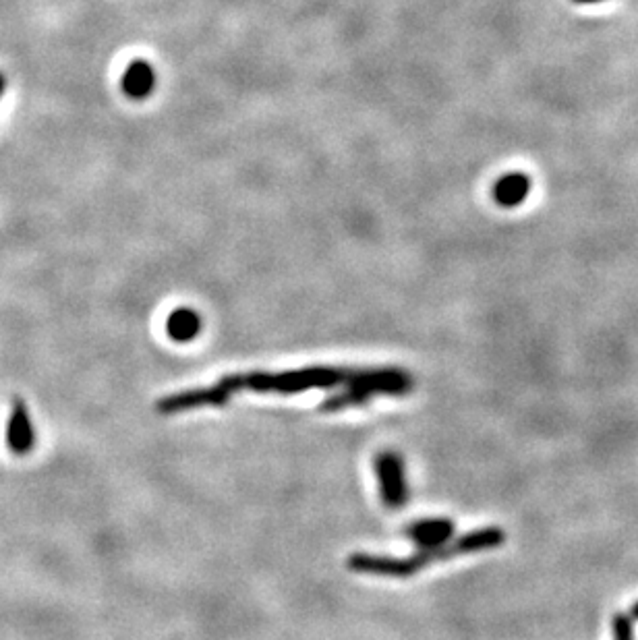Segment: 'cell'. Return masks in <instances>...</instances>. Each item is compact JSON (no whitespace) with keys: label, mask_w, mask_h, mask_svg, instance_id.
Instances as JSON below:
<instances>
[{"label":"cell","mask_w":638,"mask_h":640,"mask_svg":"<svg viewBox=\"0 0 638 640\" xmlns=\"http://www.w3.org/2000/svg\"><path fill=\"white\" fill-rule=\"evenodd\" d=\"M632 618H634V620H638V603L632 607Z\"/></svg>","instance_id":"4fadbf2b"},{"label":"cell","mask_w":638,"mask_h":640,"mask_svg":"<svg viewBox=\"0 0 638 640\" xmlns=\"http://www.w3.org/2000/svg\"><path fill=\"white\" fill-rule=\"evenodd\" d=\"M232 396L216 382L208 388H195L164 396L156 402V411L160 415H179L197 409V406H224Z\"/></svg>","instance_id":"277c9868"},{"label":"cell","mask_w":638,"mask_h":640,"mask_svg":"<svg viewBox=\"0 0 638 640\" xmlns=\"http://www.w3.org/2000/svg\"><path fill=\"white\" fill-rule=\"evenodd\" d=\"M506 541V533L500 527H483L471 531L467 535L452 537L450 541L438 547H425L409 558H388V556H373V554H353L346 558V568L359 574H377L390 578H409L423 568L446 562L456 556L479 554V551L498 549Z\"/></svg>","instance_id":"6da1fadb"},{"label":"cell","mask_w":638,"mask_h":640,"mask_svg":"<svg viewBox=\"0 0 638 640\" xmlns=\"http://www.w3.org/2000/svg\"><path fill=\"white\" fill-rule=\"evenodd\" d=\"M5 87H7V81H5V75H0V96H3V92H5Z\"/></svg>","instance_id":"7c38bea8"},{"label":"cell","mask_w":638,"mask_h":640,"mask_svg":"<svg viewBox=\"0 0 638 640\" xmlns=\"http://www.w3.org/2000/svg\"><path fill=\"white\" fill-rule=\"evenodd\" d=\"M406 537H411L421 549L438 547L454 537V522L450 518H423L411 522L404 529Z\"/></svg>","instance_id":"52a82bcc"},{"label":"cell","mask_w":638,"mask_h":640,"mask_svg":"<svg viewBox=\"0 0 638 640\" xmlns=\"http://www.w3.org/2000/svg\"><path fill=\"white\" fill-rule=\"evenodd\" d=\"M531 177L525 172H508L504 177H500L491 189L493 201L498 203L500 208L504 210H512L522 206L527 201L529 193H531Z\"/></svg>","instance_id":"8992f818"},{"label":"cell","mask_w":638,"mask_h":640,"mask_svg":"<svg viewBox=\"0 0 638 640\" xmlns=\"http://www.w3.org/2000/svg\"><path fill=\"white\" fill-rule=\"evenodd\" d=\"M576 5H595V3H603V0H572Z\"/></svg>","instance_id":"8fae6325"},{"label":"cell","mask_w":638,"mask_h":640,"mask_svg":"<svg viewBox=\"0 0 638 640\" xmlns=\"http://www.w3.org/2000/svg\"><path fill=\"white\" fill-rule=\"evenodd\" d=\"M203 326L201 315L191 307H179L174 309L166 319V334L174 342H191L199 336Z\"/></svg>","instance_id":"9c48e42d"},{"label":"cell","mask_w":638,"mask_h":640,"mask_svg":"<svg viewBox=\"0 0 638 640\" xmlns=\"http://www.w3.org/2000/svg\"><path fill=\"white\" fill-rule=\"evenodd\" d=\"M614 640H636L634 638V624L632 618L626 614H616L612 620Z\"/></svg>","instance_id":"30bf717a"},{"label":"cell","mask_w":638,"mask_h":640,"mask_svg":"<svg viewBox=\"0 0 638 640\" xmlns=\"http://www.w3.org/2000/svg\"><path fill=\"white\" fill-rule=\"evenodd\" d=\"M123 92L133 100L148 98L156 87V71L148 61H133L123 75Z\"/></svg>","instance_id":"ba28073f"},{"label":"cell","mask_w":638,"mask_h":640,"mask_svg":"<svg viewBox=\"0 0 638 640\" xmlns=\"http://www.w3.org/2000/svg\"><path fill=\"white\" fill-rule=\"evenodd\" d=\"M375 475L380 483L382 502L388 508H402L409 502V483H406L404 460L392 450L380 452L375 456Z\"/></svg>","instance_id":"3957f363"},{"label":"cell","mask_w":638,"mask_h":640,"mask_svg":"<svg viewBox=\"0 0 638 640\" xmlns=\"http://www.w3.org/2000/svg\"><path fill=\"white\" fill-rule=\"evenodd\" d=\"M7 444L9 450L19 456L29 454L36 446V431L32 419H29L27 404L21 398H15L13 402V411L7 427Z\"/></svg>","instance_id":"5b68a950"},{"label":"cell","mask_w":638,"mask_h":640,"mask_svg":"<svg viewBox=\"0 0 638 640\" xmlns=\"http://www.w3.org/2000/svg\"><path fill=\"white\" fill-rule=\"evenodd\" d=\"M384 367L377 369H348V367H305L282 373L251 371V373H230L218 382L230 396L241 390L253 392H276V394H297L305 390H324L334 386H357L361 382H371L380 377Z\"/></svg>","instance_id":"7a4b0ae2"}]
</instances>
